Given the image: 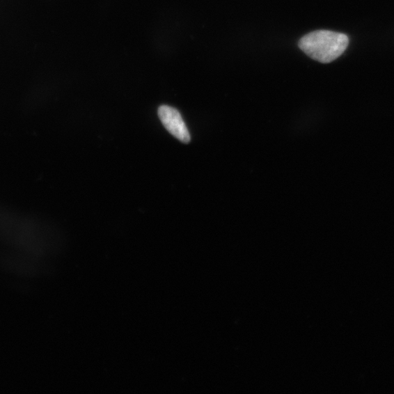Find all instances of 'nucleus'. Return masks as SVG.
Here are the masks:
<instances>
[{"instance_id": "nucleus-1", "label": "nucleus", "mask_w": 394, "mask_h": 394, "mask_svg": "<svg viewBox=\"0 0 394 394\" xmlns=\"http://www.w3.org/2000/svg\"><path fill=\"white\" fill-rule=\"evenodd\" d=\"M349 39L342 33L318 30L301 38V50L321 63L327 64L340 57L346 50Z\"/></svg>"}, {"instance_id": "nucleus-2", "label": "nucleus", "mask_w": 394, "mask_h": 394, "mask_svg": "<svg viewBox=\"0 0 394 394\" xmlns=\"http://www.w3.org/2000/svg\"><path fill=\"white\" fill-rule=\"evenodd\" d=\"M164 127L175 138L184 143L191 141V136L183 118L178 110L168 105H162L158 111Z\"/></svg>"}]
</instances>
